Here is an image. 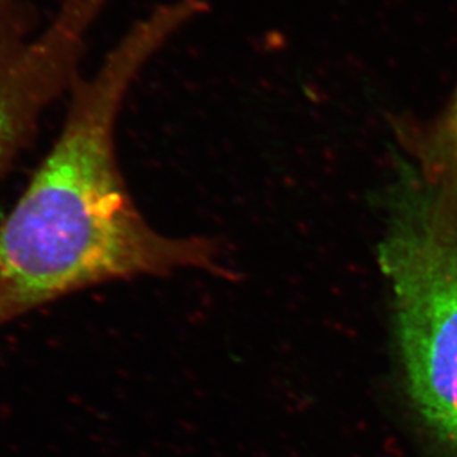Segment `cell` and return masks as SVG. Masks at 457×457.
<instances>
[{
    "label": "cell",
    "instance_id": "obj_1",
    "mask_svg": "<svg viewBox=\"0 0 457 457\" xmlns=\"http://www.w3.org/2000/svg\"><path fill=\"white\" fill-rule=\"evenodd\" d=\"M207 12L206 0L162 2L70 89L58 137L0 224V326L104 283L222 272L216 240L170 236L148 222L126 186L116 141L141 73Z\"/></svg>",
    "mask_w": 457,
    "mask_h": 457
},
{
    "label": "cell",
    "instance_id": "obj_2",
    "mask_svg": "<svg viewBox=\"0 0 457 457\" xmlns=\"http://www.w3.org/2000/svg\"><path fill=\"white\" fill-rule=\"evenodd\" d=\"M384 212L378 258L410 397L457 449V187L403 157Z\"/></svg>",
    "mask_w": 457,
    "mask_h": 457
},
{
    "label": "cell",
    "instance_id": "obj_3",
    "mask_svg": "<svg viewBox=\"0 0 457 457\" xmlns=\"http://www.w3.org/2000/svg\"><path fill=\"white\" fill-rule=\"evenodd\" d=\"M82 61L69 31L36 29L29 13L0 4V179L31 143L46 110L73 87Z\"/></svg>",
    "mask_w": 457,
    "mask_h": 457
},
{
    "label": "cell",
    "instance_id": "obj_4",
    "mask_svg": "<svg viewBox=\"0 0 457 457\" xmlns=\"http://www.w3.org/2000/svg\"><path fill=\"white\" fill-rule=\"evenodd\" d=\"M409 159L429 177L457 187V87L440 117L427 129L404 135Z\"/></svg>",
    "mask_w": 457,
    "mask_h": 457
}]
</instances>
